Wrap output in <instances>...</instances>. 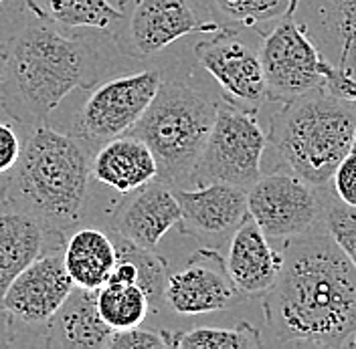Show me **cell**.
I'll return each instance as SVG.
<instances>
[{"label":"cell","instance_id":"obj_8","mask_svg":"<svg viewBox=\"0 0 356 349\" xmlns=\"http://www.w3.org/2000/svg\"><path fill=\"white\" fill-rule=\"evenodd\" d=\"M320 188L286 170H273L247 190V212L267 239L288 240L308 235L324 222Z\"/></svg>","mask_w":356,"mask_h":349},{"label":"cell","instance_id":"obj_19","mask_svg":"<svg viewBox=\"0 0 356 349\" xmlns=\"http://www.w3.org/2000/svg\"><path fill=\"white\" fill-rule=\"evenodd\" d=\"M113 329L97 311V289L73 287L59 311L44 325V346L63 349L110 348Z\"/></svg>","mask_w":356,"mask_h":349},{"label":"cell","instance_id":"obj_38","mask_svg":"<svg viewBox=\"0 0 356 349\" xmlns=\"http://www.w3.org/2000/svg\"><path fill=\"white\" fill-rule=\"evenodd\" d=\"M350 348H356V337H355V341H353V346Z\"/></svg>","mask_w":356,"mask_h":349},{"label":"cell","instance_id":"obj_31","mask_svg":"<svg viewBox=\"0 0 356 349\" xmlns=\"http://www.w3.org/2000/svg\"><path fill=\"white\" fill-rule=\"evenodd\" d=\"M324 87L356 105V79L338 67L330 65L328 61L324 63Z\"/></svg>","mask_w":356,"mask_h":349},{"label":"cell","instance_id":"obj_36","mask_svg":"<svg viewBox=\"0 0 356 349\" xmlns=\"http://www.w3.org/2000/svg\"><path fill=\"white\" fill-rule=\"evenodd\" d=\"M2 53H4V41H0V63H2Z\"/></svg>","mask_w":356,"mask_h":349},{"label":"cell","instance_id":"obj_22","mask_svg":"<svg viewBox=\"0 0 356 349\" xmlns=\"http://www.w3.org/2000/svg\"><path fill=\"white\" fill-rule=\"evenodd\" d=\"M26 10H31L35 19L67 31H115L124 19V10L115 8L110 0H26Z\"/></svg>","mask_w":356,"mask_h":349},{"label":"cell","instance_id":"obj_12","mask_svg":"<svg viewBox=\"0 0 356 349\" xmlns=\"http://www.w3.org/2000/svg\"><path fill=\"white\" fill-rule=\"evenodd\" d=\"M164 301L178 315L227 311L245 301L217 248H199L186 264L168 277Z\"/></svg>","mask_w":356,"mask_h":349},{"label":"cell","instance_id":"obj_5","mask_svg":"<svg viewBox=\"0 0 356 349\" xmlns=\"http://www.w3.org/2000/svg\"><path fill=\"white\" fill-rule=\"evenodd\" d=\"M217 103L178 81H162L152 103L128 135L142 139L154 153L156 180L178 188L188 182L209 139Z\"/></svg>","mask_w":356,"mask_h":349},{"label":"cell","instance_id":"obj_17","mask_svg":"<svg viewBox=\"0 0 356 349\" xmlns=\"http://www.w3.org/2000/svg\"><path fill=\"white\" fill-rule=\"evenodd\" d=\"M225 262L233 283L243 293L245 299H261L275 283L284 255L269 244L264 230L247 214L231 235Z\"/></svg>","mask_w":356,"mask_h":349},{"label":"cell","instance_id":"obj_27","mask_svg":"<svg viewBox=\"0 0 356 349\" xmlns=\"http://www.w3.org/2000/svg\"><path fill=\"white\" fill-rule=\"evenodd\" d=\"M324 226L356 266V206L328 202L324 208Z\"/></svg>","mask_w":356,"mask_h":349},{"label":"cell","instance_id":"obj_24","mask_svg":"<svg viewBox=\"0 0 356 349\" xmlns=\"http://www.w3.org/2000/svg\"><path fill=\"white\" fill-rule=\"evenodd\" d=\"M111 240L115 246V255L120 259H128L136 264L138 269V287L146 293L150 311H158L164 301V291H166V281H168V262L162 259L156 250L144 248L136 244L132 240L124 239L118 232H111Z\"/></svg>","mask_w":356,"mask_h":349},{"label":"cell","instance_id":"obj_35","mask_svg":"<svg viewBox=\"0 0 356 349\" xmlns=\"http://www.w3.org/2000/svg\"><path fill=\"white\" fill-rule=\"evenodd\" d=\"M350 153H356V128H355V135H353V148H350Z\"/></svg>","mask_w":356,"mask_h":349},{"label":"cell","instance_id":"obj_2","mask_svg":"<svg viewBox=\"0 0 356 349\" xmlns=\"http://www.w3.org/2000/svg\"><path fill=\"white\" fill-rule=\"evenodd\" d=\"M97 79V59L81 39L35 19L4 41L0 111L22 130L43 126L75 89Z\"/></svg>","mask_w":356,"mask_h":349},{"label":"cell","instance_id":"obj_6","mask_svg":"<svg viewBox=\"0 0 356 349\" xmlns=\"http://www.w3.org/2000/svg\"><path fill=\"white\" fill-rule=\"evenodd\" d=\"M266 150L267 135L259 126L257 110L222 97L191 182L195 186L221 182L249 190L264 174L261 162Z\"/></svg>","mask_w":356,"mask_h":349},{"label":"cell","instance_id":"obj_25","mask_svg":"<svg viewBox=\"0 0 356 349\" xmlns=\"http://www.w3.org/2000/svg\"><path fill=\"white\" fill-rule=\"evenodd\" d=\"M261 346V331L249 321H239L235 327L170 331V348L175 349H259Z\"/></svg>","mask_w":356,"mask_h":349},{"label":"cell","instance_id":"obj_23","mask_svg":"<svg viewBox=\"0 0 356 349\" xmlns=\"http://www.w3.org/2000/svg\"><path fill=\"white\" fill-rule=\"evenodd\" d=\"M97 311L113 331H122L142 325L150 313V303L138 284L108 281L97 289Z\"/></svg>","mask_w":356,"mask_h":349},{"label":"cell","instance_id":"obj_15","mask_svg":"<svg viewBox=\"0 0 356 349\" xmlns=\"http://www.w3.org/2000/svg\"><path fill=\"white\" fill-rule=\"evenodd\" d=\"M293 17L322 57L356 79V0H300Z\"/></svg>","mask_w":356,"mask_h":349},{"label":"cell","instance_id":"obj_20","mask_svg":"<svg viewBox=\"0 0 356 349\" xmlns=\"http://www.w3.org/2000/svg\"><path fill=\"white\" fill-rule=\"evenodd\" d=\"M156 174L154 153L142 139L128 133L110 139L91 158V178L120 194H132L156 180Z\"/></svg>","mask_w":356,"mask_h":349},{"label":"cell","instance_id":"obj_26","mask_svg":"<svg viewBox=\"0 0 356 349\" xmlns=\"http://www.w3.org/2000/svg\"><path fill=\"white\" fill-rule=\"evenodd\" d=\"M222 17L231 22L257 28L269 21H280L286 15H296L300 0H213Z\"/></svg>","mask_w":356,"mask_h":349},{"label":"cell","instance_id":"obj_13","mask_svg":"<svg viewBox=\"0 0 356 349\" xmlns=\"http://www.w3.org/2000/svg\"><path fill=\"white\" fill-rule=\"evenodd\" d=\"M73 287L75 283L63 261V248H55L43 253L26 269H22L4 291L0 303L17 323L29 327L47 325Z\"/></svg>","mask_w":356,"mask_h":349},{"label":"cell","instance_id":"obj_10","mask_svg":"<svg viewBox=\"0 0 356 349\" xmlns=\"http://www.w3.org/2000/svg\"><path fill=\"white\" fill-rule=\"evenodd\" d=\"M124 19L115 26V46L132 59H148L186 35H211L217 22L202 21L188 0H124Z\"/></svg>","mask_w":356,"mask_h":349},{"label":"cell","instance_id":"obj_4","mask_svg":"<svg viewBox=\"0 0 356 349\" xmlns=\"http://www.w3.org/2000/svg\"><path fill=\"white\" fill-rule=\"evenodd\" d=\"M355 128L356 105L324 85L284 101L267 133L275 170L291 172L316 188L328 186L350 153Z\"/></svg>","mask_w":356,"mask_h":349},{"label":"cell","instance_id":"obj_3","mask_svg":"<svg viewBox=\"0 0 356 349\" xmlns=\"http://www.w3.org/2000/svg\"><path fill=\"white\" fill-rule=\"evenodd\" d=\"M24 131L21 158L6 174L4 200L67 239L88 206L93 153L71 133L44 124Z\"/></svg>","mask_w":356,"mask_h":349},{"label":"cell","instance_id":"obj_11","mask_svg":"<svg viewBox=\"0 0 356 349\" xmlns=\"http://www.w3.org/2000/svg\"><path fill=\"white\" fill-rule=\"evenodd\" d=\"M195 55L204 71L221 85L225 99L253 110L269 101L259 55L233 28L219 26L209 39L195 44Z\"/></svg>","mask_w":356,"mask_h":349},{"label":"cell","instance_id":"obj_1","mask_svg":"<svg viewBox=\"0 0 356 349\" xmlns=\"http://www.w3.org/2000/svg\"><path fill=\"white\" fill-rule=\"evenodd\" d=\"M275 283L261 297L280 346L350 348L356 337V266L328 230L284 242Z\"/></svg>","mask_w":356,"mask_h":349},{"label":"cell","instance_id":"obj_14","mask_svg":"<svg viewBox=\"0 0 356 349\" xmlns=\"http://www.w3.org/2000/svg\"><path fill=\"white\" fill-rule=\"evenodd\" d=\"M180 206V232L209 244H222L247 212V190L231 184H204L195 190L172 188Z\"/></svg>","mask_w":356,"mask_h":349},{"label":"cell","instance_id":"obj_34","mask_svg":"<svg viewBox=\"0 0 356 349\" xmlns=\"http://www.w3.org/2000/svg\"><path fill=\"white\" fill-rule=\"evenodd\" d=\"M4 186H6V176H0V202L4 200Z\"/></svg>","mask_w":356,"mask_h":349},{"label":"cell","instance_id":"obj_33","mask_svg":"<svg viewBox=\"0 0 356 349\" xmlns=\"http://www.w3.org/2000/svg\"><path fill=\"white\" fill-rule=\"evenodd\" d=\"M4 8L13 15H21L26 10V0H4Z\"/></svg>","mask_w":356,"mask_h":349},{"label":"cell","instance_id":"obj_18","mask_svg":"<svg viewBox=\"0 0 356 349\" xmlns=\"http://www.w3.org/2000/svg\"><path fill=\"white\" fill-rule=\"evenodd\" d=\"M65 239L49 232L39 219L0 202V299L15 277L47 250L63 248Z\"/></svg>","mask_w":356,"mask_h":349},{"label":"cell","instance_id":"obj_28","mask_svg":"<svg viewBox=\"0 0 356 349\" xmlns=\"http://www.w3.org/2000/svg\"><path fill=\"white\" fill-rule=\"evenodd\" d=\"M170 348V331L136 325L122 331H113L110 349H162Z\"/></svg>","mask_w":356,"mask_h":349},{"label":"cell","instance_id":"obj_37","mask_svg":"<svg viewBox=\"0 0 356 349\" xmlns=\"http://www.w3.org/2000/svg\"><path fill=\"white\" fill-rule=\"evenodd\" d=\"M4 8V0H0V10Z\"/></svg>","mask_w":356,"mask_h":349},{"label":"cell","instance_id":"obj_30","mask_svg":"<svg viewBox=\"0 0 356 349\" xmlns=\"http://www.w3.org/2000/svg\"><path fill=\"white\" fill-rule=\"evenodd\" d=\"M22 152V135L15 126L0 121V176H6Z\"/></svg>","mask_w":356,"mask_h":349},{"label":"cell","instance_id":"obj_7","mask_svg":"<svg viewBox=\"0 0 356 349\" xmlns=\"http://www.w3.org/2000/svg\"><path fill=\"white\" fill-rule=\"evenodd\" d=\"M162 83L160 71H140L102 83L75 113L69 133L95 153L104 144L126 135L152 103Z\"/></svg>","mask_w":356,"mask_h":349},{"label":"cell","instance_id":"obj_32","mask_svg":"<svg viewBox=\"0 0 356 349\" xmlns=\"http://www.w3.org/2000/svg\"><path fill=\"white\" fill-rule=\"evenodd\" d=\"M17 343V321L0 303V349L13 348Z\"/></svg>","mask_w":356,"mask_h":349},{"label":"cell","instance_id":"obj_21","mask_svg":"<svg viewBox=\"0 0 356 349\" xmlns=\"http://www.w3.org/2000/svg\"><path fill=\"white\" fill-rule=\"evenodd\" d=\"M63 261L73 283L86 289H99L110 281L118 255L110 232L99 228H75L67 235Z\"/></svg>","mask_w":356,"mask_h":349},{"label":"cell","instance_id":"obj_16","mask_svg":"<svg viewBox=\"0 0 356 349\" xmlns=\"http://www.w3.org/2000/svg\"><path fill=\"white\" fill-rule=\"evenodd\" d=\"M178 222L180 206L175 190L160 180H152L150 184L134 190L132 196L115 208L110 230L144 248L156 250L162 237Z\"/></svg>","mask_w":356,"mask_h":349},{"label":"cell","instance_id":"obj_9","mask_svg":"<svg viewBox=\"0 0 356 349\" xmlns=\"http://www.w3.org/2000/svg\"><path fill=\"white\" fill-rule=\"evenodd\" d=\"M259 63L269 101H289L324 85L320 49L293 15L282 17L271 33L261 37Z\"/></svg>","mask_w":356,"mask_h":349},{"label":"cell","instance_id":"obj_29","mask_svg":"<svg viewBox=\"0 0 356 349\" xmlns=\"http://www.w3.org/2000/svg\"><path fill=\"white\" fill-rule=\"evenodd\" d=\"M334 192L346 206H356V153H348L332 176Z\"/></svg>","mask_w":356,"mask_h":349}]
</instances>
